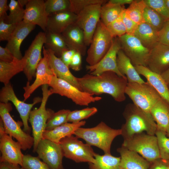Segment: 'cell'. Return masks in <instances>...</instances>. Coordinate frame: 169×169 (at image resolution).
Listing matches in <instances>:
<instances>
[{"mask_svg":"<svg viewBox=\"0 0 169 169\" xmlns=\"http://www.w3.org/2000/svg\"><path fill=\"white\" fill-rule=\"evenodd\" d=\"M77 80L83 91L93 95L107 94L118 102L126 99L125 90L128 83L126 76L107 71L98 75L86 74L77 78Z\"/></svg>","mask_w":169,"mask_h":169,"instance_id":"obj_1","label":"cell"},{"mask_svg":"<svg viewBox=\"0 0 169 169\" xmlns=\"http://www.w3.org/2000/svg\"><path fill=\"white\" fill-rule=\"evenodd\" d=\"M123 115L125 122L121 129L124 139L144 131L149 135H155L157 125L150 113L143 111L133 103H129L125 106Z\"/></svg>","mask_w":169,"mask_h":169,"instance_id":"obj_2","label":"cell"},{"mask_svg":"<svg viewBox=\"0 0 169 169\" xmlns=\"http://www.w3.org/2000/svg\"><path fill=\"white\" fill-rule=\"evenodd\" d=\"M121 129H114L101 121L92 128L80 127L75 132L74 135L78 138L84 140L86 143L102 150L104 154H110V147L114 139L121 135Z\"/></svg>","mask_w":169,"mask_h":169,"instance_id":"obj_3","label":"cell"},{"mask_svg":"<svg viewBox=\"0 0 169 169\" xmlns=\"http://www.w3.org/2000/svg\"><path fill=\"white\" fill-rule=\"evenodd\" d=\"M48 86V84L42 86L43 97L41 105L38 108L31 110L29 115L28 121L32 126L34 140V152H35L39 142L43 138V134L46 130L48 120L54 113L52 110L46 108L48 99L52 95Z\"/></svg>","mask_w":169,"mask_h":169,"instance_id":"obj_4","label":"cell"},{"mask_svg":"<svg viewBox=\"0 0 169 169\" xmlns=\"http://www.w3.org/2000/svg\"><path fill=\"white\" fill-rule=\"evenodd\" d=\"M122 146L140 154L150 162L160 158L156 136L141 133L124 139Z\"/></svg>","mask_w":169,"mask_h":169,"instance_id":"obj_5","label":"cell"},{"mask_svg":"<svg viewBox=\"0 0 169 169\" xmlns=\"http://www.w3.org/2000/svg\"><path fill=\"white\" fill-rule=\"evenodd\" d=\"M125 94L134 105L149 113L153 106L161 98L156 90L147 81L143 83H128Z\"/></svg>","mask_w":169,"mask_h":169,"instance_id":"obj_6","label":"cell"},{"mask_svg":"<svg viewBox=\"0 0 169 169\" xmlns=\"http://www.w3.org/2000/svg\"><path fill=\"white\" fill-rule=\"evenodd\" d=\"M113 38L100 19L87 51L86 60L88 65H95L101 60L110 49Z\"/></svg>","mask_w":169,"mask_h":169,"instance_id":"obj_7","label":"cell"},{"mask_svg":"<svg viewBox=\"0 0 169 169\" xmlns=\"http://www.w3.org/2000/svg\"><path fill=\"white\" fill-rule=\"evenodd\" d=\"M12 107L9 103H0V119L2 120L5 132L15 138L21 145L22 150L26 151L33 146V137L23 130L21 122L16 121L12 117L10 112Z\"/></svg>","mask_w":169,"mask_h":169,"instance_id":"obj_8","label":"cell"},{"mask_svg":"<svg viewBox=\"0 0 169 169\" xmlns=\"http://www.w3.org/2000/svg\"><path fill=\"white\" fill-rule=\"evenodd\" d=\"M51 95L56 94L71 99L76 105L88 106L92 102L99 101L102 98L82 91L68 82L58 78L56 75L49 85Z\"/></svg>","mask_w":169,"mask_h":169,"instance_id":"obj_9","label":"cell"},{"mask_svg":"<svg viewBox=\"0 0 169 169\" xmlns=\"http://www.w3.org/2000/svg\"><path fill=\"white\" fill-rule=\"evenodd\" d=\"M78 139L72 135L61 139L59 144L64 156L76 163H95L96 153L91 146L83 143Z\"/></svg>","mask_w":169,"mask_h":169,"instance_id":"obj_10","label":"cell"},{"mask_svg":"<svg viewBox=\"0 0 169 169\" xmlns=\"http://www.w3.org/2000/svg\"><path fill=\"white\" fill-rule=\"evenodd\" d=\"M121 49L135 66L146 67L150 50L144 47L133 35L126 33L118 37Z\"/></svg>","mask_w":169,"mask_h":169,"instance_id":"obj_11","label":"cell"},{"mask_svg":"<svg viewBox=\"0 0 169 169\" xmlns=\"http://www.w3.org/2000/svg\"><path fill=\"white\" fill-rule=\"evenodd\" d=\"M102 5L88 6L77 14L75 23L83 31L85 44L90 45L98 24L100 19V11Z\"/></svg>","mask_w":169,"mask_h":169,"instance_id":"obj_12","label":"cell"},{"mask_svg":"<svg viewBox=\"0 0 169 169\" xmlns=\"http://www.w3.org/2000/svg\"><path fill=\"white\" fill-rule=\"evenodd\" d=\"M42 98L36 97L33 103L27 104L19 100L16 95L12 85L9 84L4 85L0 92V102L8 103L11 101L18 112L23 126V130L29 132L30 128L28 125L29 115L33 106L41 101Z\"/></svg>","mask_w":169,"mask_h":169,"instance_id":"obj_13","label":"cell"},{"mask_svg":"<svg viewBox=\"0 0 169 169\" xmlns=\"http://www.w3.org/2000/svg\"><path fill=\"white\" fill-rule=\"evenodd\" d=\"M20 144L14 141L12 137L4 131L3 124L0 121V161L7 162L22 166L24 155L21 151Z\"/></svg>","mask_w":169,"mask_h":169,"instance_id":"obj_14","label":"cell"},{"mask_svg":"<svg viewBox=\"0 0 169 169\" xmlns=\"http://www.w3.org/2000/svg\"><path fill=\"white\" fill-rule=\"evenodd\" d=\"M35 152L51 169H64L62 164L64 155L59 144L43 138L38 144Z\"/></svg>","mask_w":169,"mask_h":169,"instance_id":"obj_15","label":"cell"},{"mask_svg":"<svg viewBox=\"0 0 169 169\" xmlns=\"http://www.w3.org/2000/svg\"><path fill=\"white\" fill-rule=\"evenodd\" d=\"M45 40V33L39 32L25 51L23 56L26 62L23 72L28 81L31 80L36 75L37 67L42 59L41 52Z\"/></svg>","mask_w":169,"mask_h":169,"instance_id":"obj_16","label":"cell"},{"mask_svg":"<svg viewBox=\"0 0 169 169\" xmlns=\"http://www.w3.org/2000/svg\"><path fill=\"white\" fill-rule=\"evenodd\" d=\"M43 49L44 56L37 67L35 80L31 85L29 81L27 82L26 86L23 88L24 90V101L26 100L40 86L45 84L49 85L53 77L55 75L50 66L47 49L44 46L43 47Z\"/></svg>","mask_w":169,"mask_h":169,"instance_id":"obj_17","label":"cell"},{"mask_svg":"<svg viewBox=\"0 0 169 169\" xmlns=\"http://www.w3.org/2000/svg\"><path fill=\"white\" fill-rule=\"evenodd\" d=\"M120 49L118 37L114 38L110 49L101 60L95 65H86V69L89 71L90 74L95 75H99L105 71H111L120 76H125L120 73L117 66V55Z\"/></svg>","mask_w":169,"mask_h":169,"instance_id":"obj_18","label":"cell"},{"mask_svg":"<svg viewBox=\"0 0 169 169\" xmlns=\"http://www.w3.org/2000/svg\"><path fill=\"white\" fill-rule=\"evenodd\" d=\"M146 67L161 75L169 68V46L159 42L150 51Z\"/></svg>","mask_w":169,"mask_h":169,"instance_id":"obj_19","label":"cell"},{"mask_svg":"<svg viewBox=\"0 0 169 169\" xmlns=\"http://www.w3.org/2000/svg\"><path fill=\"white\" fill-rule=\"evenodd\" d=\"M45 1L29 0L25 6L23 20L26 22L38 25L45 32L48 19Z\"/></svg>","mask_w":169,"mask_h":169,"instance_id":"obj_20","label":"cell"},{"mask_svg":"<svg viewBox=\"0 0 169 169\" xmlns=\"http://www.w3.org/2000/svg\"><path fill=\"white\" fill-rule=\"evenodd\" d=\"M36 25L23 20L17 24L5 47L13 54L15 58L22 59L20 50L21 45L24 39L35 28Z\"/></svg>","mask_w":169,"mask_h":169,"instance_id":"obj_21","label":"cell"},{"mask_svg":"<svg viewBox=\"0 0 169 169\" xmlns=\"http://www.w3.org/2000/svg\"><path fill=\"white\" fill-rule=\"evenodd\" d=\"M69 49L75 50L84 56L87 53L83 30L75 23L68 27L61 33Z\"/></svg>","mask_w":169,"mask_h":169,"instance_id":"obj_22","label":"cell"},{"mask_svg":"<svg viewBox=\"0 0 169 169\" xmlns=\"http://www.w3.org/2000/svg\"><path fill=\"white\" fill-rule=\"evenodd\" d=\"M134 66L138 74L146 78L147 82L169 105V88L161 75L152 72L146 66L142 65Z\"/></svg>","mask_w":169,"mask_h":169,"instance_id":"obj_23","label":"cell"},{"mask_svg":"<svg viewBox=\"0 0 169 169\" xmlns=\"http://www.w3.org/2000/svg\"><path fill=\"white\" fill-rule=\"evenodd\" d=\"M77 16L70 11H63L49 15L46 31L61 34L69 25L75 23Z\"/></svg>","mask_w":169,"mask_h":169,"instance_id":"obj_24","label":"cell"},{"mask_svg":"<svg viewBox=\"0 0 169 169\" xmlns=\"http://www.w3.org/2000/svg\"><path fill=\"white\" fill-rule=\"evenodd\" d=\"M120 156L121 169H148L150 162L137 153L123 146L117 149Z\"/></svg>","mask_w":169,"mask_h":169,"instance_id":"obj_25","label":"cell"},{"mask_svg":"<svg viewBox=\"0 0 169 169\" xmlns=\"http://www.w3.org/2000/svg\"><path fill=\"white\" fill-rule=\"evenodd\" d=\"M46 49L50 66L56 76L58 78L68 82L82 91L77 80V78L71 73L69 67L60 58L56 56L52 51L49 49Z\"/></svg>","mask_w":169,"mask_h":169,"instance_id":"obj_26","label":"cell"},{"mask_svg":"<svg viewBox=\"0 0 169 169\" xmlns=\"http://www.w3.org/2000/svg\"><path fill=\"white\" fill-rule=\"evenodd\" d=\"M85 121L77 123H67L51 130H45L43 134V138L56 143L59 144L62 139L74 135L79 128L84 126Z\"/></svg>","mask_w":169,"mask_h":169,"instance_id":"obj_27","label":"cell"},{"mask_svg":"<svg viewBox=\"0 0 169 169\" xmlns=\"http://www.w3.org/2000/svg\"><path fill=\"white\" fill-rule=\"evenodd\" d=\"M117 64L119 71L122 75L126 77L128 83L145 82L141 77L129 59L121 49L117 54Z\"/></svg>","mask_w":169,"mask_h":169,"instance_id":"obj_28","label":"cell"},{"mask_svg":"<svg viewBox=\"0 0 169 169\" xmlns=\"http://www.w3.org/2000/svg\"><path fill=\"white\" fill-rule=\"evenodd\" d=\"M26 62V60L23 57L21 59L14 58L13 61L10 62L0 60V82L4 85L9 84L13 77L23 71Z\"/></svg>","mask_w":169,"mask_h":169,"instance_id":"obj_29","label":"cell"},{"mask_svg":"<svg viewBox=\"0 0 169 169\" xmlns=\"http://www.w3.org/2000/svg\"><path fill=\"white\" fill-rule=\"evenodd\" d=\"M157 125V130L166 133L169 124V105L162 98L150 111Z\"/></svg>","mask_w":169,"mask_h":169,"instance_id":"obj_30","label":"cell"},{"mask_svg":"<svg viewBox=\"0 0 169 169\" xmlns=\"http://www.w3.org/2000/svg\"><path fill=\"white\" fill-rule=\"evenodd\" d=\"M133 35L150 50L159 42L158 32L145 22L138 25Z\"/></svg>","mask_w":169,"mask_h":169,"instance_id":"obj_31","label":"cell"},{"mask_svg":"<svg viewBox=\"0 0 169 169\" xmlns=\"http://www.w3.org/2000/svg\"><path fill=\"white\" fill-rule=\"evenodd\" d=\"M44 47L52 51L55 55L60 58L62 53L69 49L61 34L46 31Z\"/></svg>","mask_w":169,"mask_h":169,"instance_id":"obj_32","label":"cell"},{"mask_svg":"<svg viewBox=\"0 0 169 169\" xmlns=\"http://www.w3.org/2000/svg\"><path fill=\"white\" fill-rule=\"evenodd\" d=\"M95 163H88L89 169H121L120 157L112 156L111 154L103 155L95 153Z\"/></svg>","mask_w":169,"mask_h":169,"instance_id":"obj_33","label":"cell"},{"mask_svg":"<svg viewBox=\"0 0 169 169\" xmlns=\"http://www.w3.org/2000/svg\"><path fill=\"white\" fill-rule=\"evenodd\" d=\"M125 8L124 6L108 1L102 5L100 11V18L106 26L117 19Z\"/></svg>","mask_w":169,"mask_h":169,"instance_id":"obj_34","label":"cell"},{"mask_svg":"<svg viewBox=\"0 0 169 169\" xmlns=\"http://www.w3.org/2000/svg\"><path fill=\"white\" fill-rule=\"evenodd\" d=\"M141 4L145 22L156 31H159L167 20L147 5L144 0H141Z\"/></svg>","mask_w":169,"mask_h":169,"instance_id":"obj_35","label":"cell"},{"mask_svg":"<svg viewBox=\"0 0 169 169\" xmlns=\"http://www.w3.org/2000/svg\"><path fill=\"white\" fill-rule=\"evenodd\" d=\"M9 13L8 15L6 23L17 24L23 20L25 9L19 4L18 1L11 0L8 4Z\"/></svg>","mask_w":169,"mask_h":169,"instance_id":"obj_36","label":"cell"},{"mask_svg":"<svg viewBox=\"0 0 169 169\" xmlns=\"http://www.w3.org/2000/svg\"><path fill=\"white\" fill-rule=\"evenodd\" d=\"M70 111L63 109L54 112L48 120L45 130H51L68 122V116Z\"/></svg>","mask_w":169,"mask_h":169,"instance_id":"obj_37","label":"cell"},{"mask_svg":"<svg viewBox=\"0 0 169 169\" xmlns=\"http://www.w3.org/2000/svg\"><path fill=\"white\" fill-rule=\"evenodd\" d=\"M45 9L48 15L65 11H70V0H47L45 1Z\"/></svg>","mask_w":169,"mask_h":169,"instance_id":"obj_38","label":"cell"},{"mask_svg":"<svg viewBox=\"0 0 169 169\" xmlns=\"http://www.w3.org/2000/svg\"><path fill=\"white\" fill-rule=\"evenodd\" d=\"M97 111V108L95 107L70 111L68 116V122L74 123L80 122L94 115Z\"/></svg>","mask_w":169,"mask_h":169,"instance_id":"obj_39","label":"cell"},{"mask_svg":"<svg viewBox=\"0 0 169 169\" xmlns=\"http://www.w3.org/2000/svg\"><path fill=\"white\" fill-rule=\"evenodd\" d=\"M125 10L130 18L138 25L145 22L141 0H134Z\"/></svg>","mask_w":169,"mask_h":169,"instance_id":"obj_40","label":"cell"},{"mask_svg":"<svg viewBox=\"0 0 169 169\" xmlns=\"http://www.w3.org/2000/svg\"><path fill=\"white\" fill-rule=\"evenodd\" d=\"M157 137L160 158L169 161V138L166 134L157 130L155 133Z\"/></svg>","mask_w":169,"mask_h":169,"instance_id":"obj_41","label":"cell"},{"mask_svg":"<svg viewBox=\"0 0 169 169\" xmlns=\"http://www.w3.org/2000/svg\"><path fill=\"white\" fill-rule=\"evenodd\" d=\"M21 167L24 169H51L38 156H33L30 155H24Z\"/></svg>","mask_w":169,"mask_h":169,"instance_id":"obj_42","label":"cell"},{"mask_svg":"<svg viewBox=\"0 0 169 169\" xmlns=\"http://www.w3.org/2000/svg\"><path fill=\"white\" fill-rule=\"evenodd\" d=\"M71 3L70 11L78 14L86 7L94 4L103 5L107 2L105 0H70Z\"/></svg>","mask_w":169,"mask_h":169,"instance_id":"obj_43","label":"cell"},{"mask_svg":"<svg viewBox=\"0 0 169 169\" xmlns=\"http://www.w3.org/2000/svg\"><path fill=\"white\" fill-rule=\"evenodd\" d=\"M122 13L117 19L106 26L113 38L119 37L126 33V29L122 19Z\"/></svg>","mask_w":169,"mask_h":169,"instance_id":"obj_44","label":"cell"},{"mask_svg":"<svg viewBox=\"0 0 169 169\" xmlns=\"http://www.w3.org/2000/svg\"><path fill=\"white\" fill-rule=\"evenodd\" d=\"M148 6L153 9L166 20L169 19V10L165 0H144Z\"/></svg>","mask_w":169,"mask_h":169,"instance_id":"obj_45","label":"cell"},{"mask_svg":"<svg viewBox=\"0 0 169 169\" xmlns=\"http://www.w3.org/2000/svg\"><path fill=\"white\" fill-rule=\"evenodd\" d=\"M17 24L8 23L4 21H0V41H8L9 39L16 27Z\"/></svg>","mask_w":169,"mask_h":169,"instance_id":"obj_46","label":"cell"},{"mask_svg":"<svg viewBox=\"0 0 169 169\" xmlns=\"http://www.w3.org/2000/svg\"><path fill=\"white\" fill-rule=\"evenodd\" d=\"M122 19L126 29V33L133 35L137 28L138 25L129 17L125 8L122 13Z\"/></svg>","mask_w":169,"mask_h":169,"instance_id":"obj_47","label":"cell"},{"mask_svg":"<svg viewBox=\"0 0 169 169\" xmlns=\"http://www.w3.org/2000/svg\"><path fill=\"white\" fill-rule=\"evenodd\" d=\"M158 32L159 42L169 46V19Z\"/></svg>","mask_w":169,"mask_h":169,"instance_id":"obj_48","label":"cell"},{"mask_svg":"<svg viewBox=\"0 0 169 169\" xmlns=\"http://www.w3.org/2000/svg\"><path fill=\"white\" fill-rule=\"evenodd\" d=\"M82 55L78 52H76L72 59L69 67L75 71L80 70L82 64Z\"/></svg>","mask_w":169,"mask_h":169,"instance_id":"obj_49","label":"cell"},{"mask_svg":"<svg viewBox=\"0 0 169 169\" xmlns=\"http://www.w3.org/2000/svg\"><path fill=\"white\" fill-rule=\"evenodd\" d=\"M14 59L13 54L7 48L0 46V60L10 62Z\"/></svg>","mask_w":169,"mask_h":169,"instance_id":"obj_50","label":"cell"},{"mask_svg":"<svg viewBox=\"0 0 169 169\" xmlns=\"http://www.w3.org/2000/svg\"><path fill=\"white\" fill-rule=\"evenodd\" d=\"M76 52L72 49L66 50L62 53L60 58L65 65L69 67L72 59Z\"/></svg>","mask_w":169,"mask_h":169,"instance_id":"obj_51","label":"cell"},{"mask_svg":"<svg viewBox=\"0 0 169 169\" xmlns=\"http://www.w3.org/2000/svg\"><path fill=\"white\" fill-rule=\"evenodd\" d=\"M169 161L161 158L151 162L148 169H168Z\"/></svg>","mask_w":169,"mask_h":169,"instance_id":"obj_52","label":"cell"},{"mask_svg":"<svg viewBox=\"0 0 169 169\" xmlns=\"http://www.w3.org/2000/svg\"><path fill=\"white\" fill-rule=\"evenodd\" d=\"M7 0H0V21H4L8 16L7 11L9 10Z\"/></svg>","mask_w":169,"mask_h":169,"instance_id":"obj_53","label":"cell"},{"mask_svg":"<svg viewBox=\"0 0 169 169\" xmlns=\"http://www.w3.org/2000/svg\"><path fill=\"white\" fill-rule=\"evenodd\" d=\"M20 166L7 162H0V169H20Z\"/></svg>","mask_w":169,"mask_h":169,"instance_id":"obj_54","label":"cell"},{"mask_svg":"<svg viewBox=\"0 0 169 169\" xmlns=\"http://www.w3.org/2000/svg\"><path fill=\"white\" fill-rule=\"evenodd\" d=\"M133 1V0H110L109 1L112 3L124 6L126 4H130Z\"/></svg>","mask_w":169,"mask_h":169,"instance_id":"obj_55","label":"cell"},{"mask_svg":"<svg viewBox=\"0 0 169 169\" xmlns=\"http://www.w3.org/2000/svg\"><path fill=\"white\" fill-rule=\"evenodd\" d=\"M161 75L166 84L169 85V68Z\"/></svg>","mask_w":169,"mask_h":169,"instance_id":"obj_56","label":"cell"},{"mask_svg":"<svg viewBox=\"0 0 169 169\" xmlns=\"http://www.w3.org/2000/svg\"><path fill=\"white\" fill-rule=\"evenodd\" d=\"M29 0H18V2L20 5L23 7L24 6H25L27 4Z\"/></svg>","mask_w":169,"mask_h":169,"instance_id":"obj_57","label":"cell"},{"mask_svg":"<svg viewBox=\"0 0 169 169\" xmlns=\"http://www.w3.org/2000/svg\"><path fill=\"white\" fill-rule=\"evenodd\" d=\"M165 2L167 7L169 10V0H165Z\"/></svg>","mask_w":169,"mask_h":169,"instance_id":"obj_58","label":"cell"},{"mask_svg":"<svg viewBox=\"0 0 169 169\" xmlns=\"http://www.w3.org/2000/svg\"><path fill=\"white\" fill-rule=\"evenodd\" d=\"M166 135L168 136V137L169 138V124L167 128L166 132Z\"/></svg>","mask_w":169,"mask_h":169,"instance_id":"obj_59","label":"cell"},{"mask_svg":"<svg viewBox=\"0 0 169 169\" xmlns=\"http://www.w3.org/2000/svg\"><path fill=\"white\" fill-rule=\"evenodd\" d=\"M20 169H23V167H20Z\"/></svg>","mask_w":169,"mask_h":169,"instance_id":"obj_60","label":"cell"},{"mask_svg":"<svg viewBox=\"0 0 169 169\" xmlns=\"http://www.w3.org/2000/svg\"><path fill=\"white\" fill-rule=\"evenodd\" d=\"M168 85V87H169V85Z\"/></svg>","mask_w":169,"mask_h":169,"instance_id":"obj_61","label":"cell"},{"mask_svg":"<svg viewBox=\"0 0 169 169\" xmlns=\"http://www.w3.org/2000/svg\"><path fill=\"white\" fill-rule=\"evenodd\" d=\"M168 169H169V167H168Z\"/></svg>","mask_w":169,"mask_h":169,"instance_id":"obj_62","label":"cell"}]
</instances>
